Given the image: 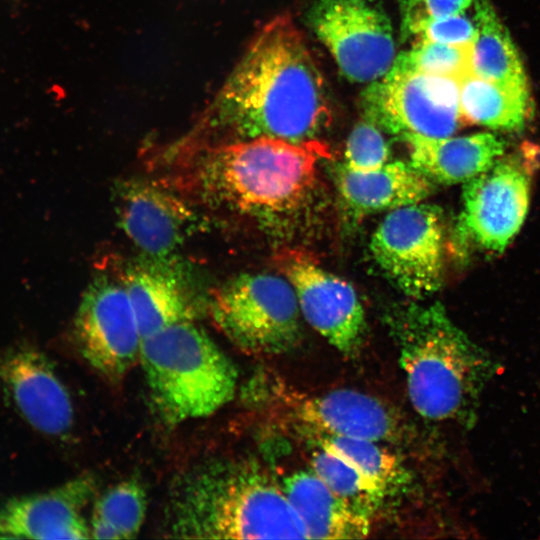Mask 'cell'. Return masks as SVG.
Returning a JSON list of instances; mask_svg holds the SVG:
<instances>
[{"instance_id":"1","label":"cell","mask_w":540,"mask_h":540,"mask_svg":"<svg viewBox=\"0 0 540 540\" xmlns=\"http://www.w3.org/2000/svg\"><path fill=\"white\" fill-rule=\"evenodd\" d=\"M332 121L323 74L289 15L267 22L177 147L316 139Z\"/></svg>"},{"instance_id":"2","label":"cell","mask_w":540,"mask_h":540,"mask_svg":"<svg viewBox=\"0 0 540 540\" xmlns=\"http://www.w3.org/2000/svg\"><path fill=\"white\" fill-rule=\"evenodd\" d=\"M186 164L181 184L203 202L249 217L269 232L293 233L321 200L320 166L331 159L318 139L259 137L168 149Z\"/></svg>"},{"instance_id":"3","label":"cell","mask_w":540,"mask_h":540,"mask_svg":"<svg viewBox=\"0 0 540 540\" xmlns=\"http://www.w3.org/2000/svg\"><path fill=\"white\" fill-rule=\"evenodd\" d=\"M385 318L414 410L430 421L472 428L480 396L495 371L491 356L440 304L397 305Z\"/></svg>"},{"instance_id":"4","label":"cell","mask_w":540,"mask_h":540,"mask_svg":"<svg viewBox=\"0 0 540 540\" xmlns=\"http://www.w3.org/2000/svg\"><path fill=\"white\" fill-rule=\"evenodd\" d=\"M170 524L189 539H308L278 484L252 462L215 461L188 473L174 490Z\"/></svg>"},{"instance_id":"5","label":"cell","mask_w":540,"mask_h":540,"mask_svg":"<svg viewBox=\"0 0 540 540\" xmlns=\"http://www.w3.org/2000/svg\"><path fill=\"white\" fill-rule=\"evenodd\" d=\"M139 359L154 409L169 425L207 417L235 395L234 364L195 320L143 338Z\"/></svg>"},{"instance_id":"6","label":"cell","mask_w":540,"mask_h":540,"mask_svg":"<svg viewBox=\"0 0 540 540\" xmlns=\"http://www.w3.org/2000/svg\"><path fill=\"white\" fill-rule=\"evenodd\" d=\"M209 310L218 329L247 354L280 355L301 339L302 314L285 277L240 274L212 293Z\"/></svg>"},{"instance_id":"7","label":"cell","mask_w":540,"mask_h":540,"mask_svg":"<svg viewBox=\"0 0 540 540\" xmlns=\"http://www.w3.org/2000/svg\"><path fill=\"white\" fill-rule=\"evenodd\" d=\"M255 395L277 420L305 435L348 436L390 441L399 432L395 414L369 394L337 389L323 394L303 393L281 378L257 380Z\"/></svg>"},{"instance_id":"8","label":"cell","mask_w":540,"mask_h":540,"mask_svg":"<svg viewBox=\"0 0 540 540\" xmlns=\"http://www.w3.org/2000/svg\"><path fill=\"white\" fill-rule=\"evenodd\" d=\"M460 81L391 68L363 92L365 120L401 138L452 136L465 123Z\"/></svg>"},{"instance_id":"9","label":"cell","mask_w":540,"mask_h":540,"mask_svg":"<svg viewBox=\"0 0 540 540\" xmlns=\"http://www.w3.org/2000/svg\"><path fill=\"white\" fill-rule=\"evenodd\" d=\"M372 257L388 280L414 300L442 284L444 227L442 211L416 203L389 211L370 242Z\"/></svg>"},{"instance_id":"10","label":"cell","mask_w":540,"mask_h":540,"mask_svg":"<svg viewBox=\"0 0 540 540\" xmlns=\"http://www.w3.org/2000/svg\"><path fill=\"white\" fill-rule=\"evenodd\" d=\"M533 152L500 157L491 167L468 180L463 188V209L457 240H468L490 251H503L526 217Z\"/></svg>"},{"instance_id":"11","label":"cell","mask_w":540,"mask_h":540,"mask_svg":"<svg viewBox=\"0 0 540 540\" xmlns=\"http://www.w3.org/2000/svg\"><path fill=\"white\" fill-rule=\"evenodd\" d=\"M308 23L351 81L378 80L395 61L390 20L367 0H318Z\"/></svg>"},{"instance_id":"12","label":"cell","mask_w":540,"mask_h":540,"mask_svg":"<svg viewBox=\"0 0 540 540\" xmlns=\"http://www.w3.org/2000/svg\"><path fill=\"white\" fill-rule=\"evenodd\" d=\"M75 328L85 360L112 382L121 380L140 357L142 336L122 281L96 278L81 299Z\"/></svg>"},{"instance_id":"13","label":"cell","mask_w":540,"mask_h":540,"mask_svg":"<svg viewBox=\"0 0 540 540\" xmlns=\"http://www.w3.org/2000/svg\"><path fill=\"white\" fill-rule=\"evenodd\" d=\"M277 262L294 289L302 317L340 353L355 356L366 321L353 286L300 251H284Z\"/></svg>"},{"instance_id":"14","label":"cell","mask_w":540,"mask_h":540,"mask_svg":"<svg viewBox=\"0 0 540 540\" xmlns=\"http://www.w3.org/2000/svg\"><path fill=\"white\" fill-rule=\"evenodd\" d=\"M0 386L33 429L51 437L66 436L73 426L70 394L48 358L30 345L0 354Z\"/></svg>"},{"instance_id":"15","label":"cell","mask_w":540,"mask_h":540,"mask_svg":"<svg viewBox=\"0 0 540 540\" xmlns=\"http://www.w3.org/2000/svg\"><path fill=\"white\" fill-rule=\"evenodd\" d=\"M118 224L145 255L168 256L199 228V217L168 188L128 180L116 189Z\"/></svg>"},{"instance_id":"16","label":"cell","mask_w":540,"mask_h":540,"mask_svg":"<svg viewBox=\"0 0 540 540\" xmlns=\"http://www.w3.org/2000/svg\"><path fill=\"white\" fill-rule=\"evenodd\" d=\"M96 482L90 475L73 478L49 491L12 498L0 507V539H89L83 511Z\"/></svg>"},{"instance_id":"17","label":"cell","mask_w":540,"mask_h":540,"mask_svg":"<svg viewBox=\"0 0 540 540\" xmlns=\"http://www.w3.org/2000/svg\"><path fill=\"white\" fill-rule=\"evenodd\" d=\"M122 282L142 339L172 324L195 320V291L172 255H145L126 269Z\"/></svg>"},{"instance_id":"18","label":"cell","mask_w":540,"mask_h":540,"mask_svg":"<svg viewBox=\"0 0 540 540\" xmlns=\"http://www.w3.org/2000/svg\"><path fill=\"white\" fill-rule=\"evenodd\" d=\"M335 185L345 216L357 223L368 215L423 202L435 184L410 163L387 162L370 171H355L340 163Z\"/></svg>"},{"instance_id":"19","label":"cell","mask_w":540,"mask_h":540,"mask_svg":"<svg viewBox=\"0 0 540 540\" xmlns=\"http://www.w3.org/2000/svg\"><path fill=\"white\" fill-rule=\"evenodd\" d=\"M401 139L408 149L409 163L434 184L465 183L491 167L505 151L504 141L491 133Z\"/></svg>"},{"instance_id":"20","label":"cell","mask_w":540,"mask_h":540,"mask_svg":"<svg viewBox=\"0 0 540 540\" xmlns=\"http://www.w3.org/2000/svg\"><path fill=\"white\" fill-rule=\"evenodd\" d=\"M308 539H362L371 517L335 494L311 470L294 472L281 484Z\"/></svg>"},{"instance_id":"21","label":"cell","mask_w":540,"mask_h":540,"mask_svg":"<svg viewBox=\"0 0 540 540\" xmlns=\"http://www.w3.org/2000/svg\"><path fill=\"white\" fill-rule=\"evenodd\" d=\"M460 111L466 122L492 129L520 130L531 115L528 85H505L473 73L460 81Z\"/></svg>"},{"instance_id":"22","label":"cell","mask_w":540,"mask_h":540,"mask_svg":"<svg viewBox=\"0 0 540 540\" xmlns=\"http://www.w3.org/2000/svg\"><path fill=\"white\" fill-rule=\"evenodd\" d=\"M474 22L477 33L471 45L472 73L500 84L526 86L515 46L487 0L477 1Z\"/></svg>"},{"instance_id":"23","label":"cell","mask_w":540,"mask_h":540,"mask_svg":"<svg viewBox=\"0 0 540 540\" xmlns=\"http://www.w3.org/2000/svg\"><path fill=\"white\" fill-rule=\"evenodd\" d=\"M319 446L354 467L374 484L385 497L396 494L408 482V472L398 457L373 441L348 436L312 437Z\"/></svg>"},{"instance_id":"24","label":"cell","mask_w":540,"mask_h":540,"mask_svg":"<svg viewBox=\"0 0 540 540\" xmlns=\"http://www.w3.org/2000/svg\"><path fill=\"white\" fill-rule=\"evenodd\" d=\"M147 495L136 480L122 481L96 499L90 522L93 539H132L143 525Z\"/></svg>"},{"instance_id":"25","label":"cell","mask_w":540,"mask_h":540,"mask_svg":"<svg viewBox=\"0 0 540 540\" xmlns=\"http://www.w3.org/2000/svg\"><path fill=\"white\" fill-rule=\"evenodd\" d=\"M309 463L310 470L335 494L370 517L386 498L354 467L319 446L312 452Z\"/></svg>"},{"instance_id":"26","label":"cell","mask_w":540,"mask_h":540,"mask_svg":"<svg viewBox=\"0 0 540 540\" xmlns=\"http://www.w3.org/2000/svg\"><path fill=\"white\" fill-rule=\"evenodd\" d=\"M391 68L445 76L461 81L471 74V45H449L419 40L401 53Z\"/></svg>"},{"instance_id":"27","label":"cell","mask_w":540,"mask_h":540,"mask_svg":"<svg viewBox=\"0 0 540 540\" xmlns=\"http://www.w3.org/2000/svg\"><path fill=\"white\" fill-rule=\"evenodd\" d=\"M390 148L380 128L364 120L348 136L342 164L355 171L375 170L389 162Z\"/></svg>"},{"instance_id":"28","label":"cell","mask_w":540,"mask_h":540,"mask_svg":"<svg viewBox=\"0 0 540 540\" xmlns=\"http://www.w3.org/2000/svg\"><path fill=\"white\" fill-rule=\"evenodd\" d=\"M473 0H399L402 32L415 36L426 22L463 13Z\"/></svg>"},{"instance_id":"29","label":"cell","mask_w":540,"mask_h":540,"mask_svg":"<svg viewBox=\"0 0 540 540\" xmlns=\"http://www.w3.org/2000/svg\"><path fill=\"white\" fill-rule=\"evenodd\" d=\"M477 33L475 22L463 13L434 19L423 24L415 36L420 40L449 45H472Z\"/></svg>"}]
</instances>
